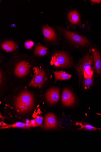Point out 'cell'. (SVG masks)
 Here are the masks:
<instances>
[{
	"label": "cell",
	"instance_id": "cell-19",
	"mask_svg": "<svg viewBox=\"0 0 101 152\" xmlns=\"http://www.w3.org/2000/svg\"><path fill=\"white\" fill-rule=\"evenodd\" d=\"M34 44L33 41L31 40H28L25 42L24 45L26 48L30 49L33 47Z\"/></svg>",
	"mask_w": 101,
	"mask_h": 152
},
{
	"label": "cell",
	"instance_id": "cell-11",
	"mask_svg": "<svg viewBox=\"0 0 101 152\" xmlns=\"http://www.w3.org/2000/svg\"><path fill=\"white\" fill-rule=\"evenodd\" d=\"M42 33L45 38L48 40L54 41L56 38V34L51 27L47 26H43Z\"/></svg>",
	"mask_w": 101,
	"mask_h": 152
},
{
	"label": "cell",
	"instance_id": "cell-3",
	"mask_svg": "<svg viewBox=\"0 0 101 152\" xmlns=\"http://www.w3.org/2000/svg\"><path fill=\"white\" fill-rule=\"evenodd\" d=\"M34 75L28 86L40 87L46 80V72L44 70L37 67H34Z\"/></svg>",
	"mask_w": 101,
	"mask_h": 152
},
{
	"label": "cell",
	"instance_id": "cell-23",
	"mask_svg": "<svg viewBox=\"0 0 101 152\" xmlns=\"http://www.w3.org/2000/svg\"><path fill=\"white\" fill-rule=\"evenodd\" d=\"M92 4V5L94 4L95 3H97L100 4L101 2V1H100V0H94V1H91Z\"/></svg>",
	"mask_w": 101,
	"mask_h": 152
},
{
	"label": "cell",
	"instance_id": "cell-4",
	"mask_svg": "<svg viewBox=\"0 0 101 152\" xmlns=\"http://www.w3.org/2000/svg\"><path fill=\"white\" fill-rule=\"evenodd\" d=\"M60 31L68 39L76 44L82 46L89 45V41L80 35L63 29H60Z\"/></svg>",
	"mask_w": 101,
	"mask_h": 152
},
{
	"label": "cell",
	"instance_id": "cell-25",
	"mask_svg": "<svg viewBox=\"0 0 101 152\" xmlns=\"http://www.w3.org/2000/svg\"><path fill=\"white\" fill-rule=\"evenodd\" d=\"M1 118L2 120H4V118H5V117H3L1 114Z\"/></svg>",
	"mask_w": 101,
	"mask_h": 152
},
{
	"label": "cell",
	"instance_id": "cell-22",
	"mask_svg": "<svg viewBox=\"0 0 101 152\" xmlns=\"http://www.w3.org/2000/svg\"><path fill=\"white\" fill-rule=\"evenodd\" d=\"M31 127L30 122L25 123V129H29Z\"/></svg>",
	"mask_w": 101,
	"mask_h": 152
},
{
	"label": "cell",
	"instance_id": "cell-1",
	"mask_svg": "<svg viewBox=\"0 0 101 152\" xmlns=\"http://www.w3.org/2000/svg\"><path fill=\"white\" fill-rule=\"evenodd\" d=\"M34 104L33 95L30 92L25 91L17 96L15 105L18 113L24 114L30 112L33 108Z\"/></svg>",
	"mask_w": 101,
	"mask_h": 152
},
{
	"label": "cell",
	"instance_id": "cell-5",
	"mask_svg": "<svg viewBox=\"0 0 101 152\" xmlns=\"http://www.w3.org/2000/svg\"><path fill=\"white\" fill-rule=\"evenodd\" d=\"M51 64L56 67H62L70 66V62L66 53L59 52L55 53L52 57Z\"/></svg>",
	"mask_w": 101,
	"mask_h": 152
},
{
	"label": "cell",
	"instance_id": "cell-18",
	"mask_svg": "<svg viewBox=\"0 0 101 152\" xmlns=\"http://www.w3.org/2000/svg\"><path fill=\"white\" fill-rule=\"evenodd\" d=\"M83 85L85 89L89 88L93 84V80L92 78L84 77L83 80Z\"/></svg>",
	"mask_w": 101,
	"mask_h": 152
},
{
	"label": "cell",
	"instance_id": "cell-8",
	"mask_svg": "<svg viewBox=\"0 0 101 152\" xmlns=\"http://www.w3.org/2000/svg\"><path fill=\"white\" fill-rule=\"evenodd\" d=\"M62 101L63 104L68 107L73 105L75 102V98L73 93L69 90L65 89L62 95Z\"/></svg>",
	"mask_w": 101,
	"mask_h": 152
},
{
	"label": "cell",
	"instance_id": "cell-9",
	"mask_svg": "<svg viewBox=\"0 0 101 152\" xmlns=\"http://www.w3.org/2000/svg\"><path fill=\"white\" fill-rule=\"evenodd\" d=\"M44 122L45 127L46 129H55L57 127V119L53 113H49L46 115Z\"/></svg>",
	"mask_w": 101,
	"mask_h": 152
},
{
	"label": "cell",
	"instance_id": "cell-6",
	"mask_svg": "<svg viewBox=\"0 0 101 152\" xmlns=\"http://www.w3.org/2000/svg\"><path fill=\"white\" fill-rule=\"evenodd\" d=\"M46 99L50 104H53L58 102L60 97V92L58 89L53 88L49 89L47 92Z\"/></svg>",
	"mask_w": 101,
	"mask_h": 152
},
{
	"label": "cell",
	"instance_id": "cell-7",
	"mask_svg": "<svg viewBox=\"0 0 101 152\" xmlns=\"http://www.w3.org/2000/svg\"><path fill=\"white\" fill-rule=\"evenodd\" d=\"M31 66L25 61H21L16 66L15 70V74L19 77H24L28 72Z\"/></svg>",
	"mask_w": 101,
	"mask_h": 152
},
{
	"label": "cell",
	"instance_id": "cell-14",
	"mask_svg": "<svg viewBox=\"0 0 101 152\" xmlns=\"http://www.w3.org/2000/svg\"><path fill=\"white\" fill-rule=\"evenodd\" d=\"M68 19L69 21L72 23H78L80 20L78 13L76 10L70 12L68 13Z\"/></svg>",
	"mask_w": 101,
	"mask_h": 152
},
{
	"label": "cell",
	"instance_id": "cell-2",
	"mask_svg": "<svg viewBox=\"0 0 101 152\" xmlns=\"http://www.w3.org/2000/svg\"><path fill=\"white\" fill-rule=\"evenodd\" d=\"M93 59L89 54L86 56L81 60L78 68V75L80 82L81 76L84 75V78H92L93 71L92 66Z\"/></svg>",
	"mask_w": 101,
	"mask_h": 152
},
{
	"label": "cell",
	"instance_id": "cell-15",
	"mask_svg": "<svg viewBox=\"0 0 101 152\" xmlns=\"http://www.w3.org/2000/svg\"><path fill=\"white\" fill-rule=\"evenodd\" d=\"M35 54L39 56H44L48 53L47 48L41 45L36 46L35 49Z\"/></svg>",
	"mask_w": 101,
	"mask_h": 152
},
{
	"label": "cell",
	"instance_id": "cell-24",
	"mask_svg": "<svg viewBox=\"0 0 101 152\" xmlns=\"http://www.w3.org/2000/svg\"><path fill=\"white\" fill-rule=\"evenodd\" d=\"M0 126H2V127H3L7 126L8 125L7 124H6L4 122L1 121V123H0Z\"/></svg>",
	"mask_w": 101,
	"mask_h": 152
},
{
	"label": "cell",
	"instance_id": "cell-10",
	"mask_svg": "<svg viewBox=\"0 0 101 152\" xmlns=\"http://www.w3.org/2000/svg\"><path fill=\"white\" fill-rule=\"evenodd\" d=\"M94 61V68L96 71L99 74H101V58L99 51L96 49H92Z\"/></svg>",
	"mask_w": 101,
	"mask_h": 152
},
{
	"label": "cell",
	"instance_id": "cell-16",
	"mask_svg": "<svg viewBox=\"0 0 101 152\" xmlns=\"http://www.w3.org/2000/svg\"><path fill=\"white\" fill-rule=\"evenodd\" d=\"M75 125L76 126L78 125L81 126V128L79 129V130L83 129L84 130L90 131H96L97 129L100 130V129L94 127L90 125V124H83L81 122H76Z\"/></svg>",
	"mask_w": 101,
	"mask_h": 152
},
{
	"label": "cell",
	"instance_id": "cell-17",
	"mask_svg": "<svg viewBox=\"0 0 101 152\" xmlns=\"http://www.w3.org/2000/svg\"><path fill=\"white\" fill-rule=\"evenodd\" d=\"M25 123L21 122H17L12 124V125H8L7 126L1 127V129H6L11 128H20L25 129Z\"/></svg>",
	"mask_w": 101,
	"mask_h": 152
},
{
	"label": "cell",
	"instance_id": "cell-21",
	"mask_svg": "<svg viewBox=\"0 0 101 152\" xmlns=\"http://www.w3.org/2000/svg\"><path fill=\"white\" fill-rule=\"evenodd\" d=\"M30 123L31 127H36L35 119L31 120Z\"/></svg>",
	"mask_w": 101,
	"mask_h": 152
},
{
	"label": "cell",
	"instance_id": "cell-13",
	"mask_svg": "<svg viewBox=\"0 0 101 152\" xmlns=\"http://www.w3.org/2000/svg\"><path fill=\"white\" fill-rule=\"evenodd\" d=\"M55 76V81L57 80H65L70 79L72 75L63 71L53 72Z\"/></svg>",
	"mask_w": 101,
	"mask_h": 152
},
{
	"label": "cell",
	"instance_id": "cell-12",
	"mask_svg": "<svg viewBox=\"0 0 101 152\" xmlns=\"http://www.w3.org/2000/svg\"><path fill=\"white\" fill-rule=\"evenodd\" d=\"M2 48L7 52H11L17 49V44L12 41H5L1 45Z\"/></svg>",
	"mask_w": 101,
	"mask_h": 152
},
{
	"label": "cell",
	"instance_id": "cell-20",
	"mask_svg": "<svg viewBox=\"0 0 101 152\" xmlns=\"http://www.w3.org/2000/svg\"><path fill=\"white\" fill-rule=\"evenodd\" d=\"M36 121V127L40 126L43 122V117L41 116H37L35 118Z\"/></svg>",
	"mask_w": 101,
	"mask_h": 152
}]
</instances>
